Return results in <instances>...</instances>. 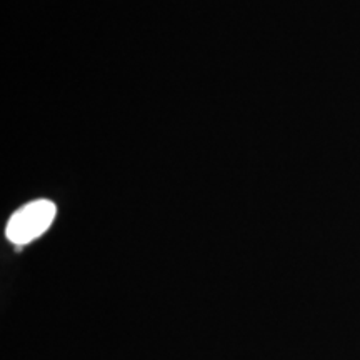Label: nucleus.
<instances>
[{
	"label": "nucleus",
	"instance_id": "f257e3e1",
	"mask_svg": "<svg viewBox=\"0 0 360 360\" xmlns=\"http://www.w3.org/2000/svg\"><path fill=\"white\" fill-rule=\"evenodd\" d=\"M56 214L57 209L51 200L30 202L12 215L7 224L6 236L17 245L29 244L51 227Z\"/></svg>",
	"mask_w": 360,
	"mask_h": 360
}]
</instances>
